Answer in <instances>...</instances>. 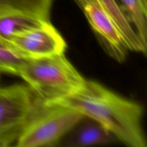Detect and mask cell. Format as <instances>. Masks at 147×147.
<instances>
[{"mask_svg": "<svg viewBox=\"0 0 147 147\" xmlns=\"http://www.w3.org/2000/svg\"><path fill=\"white\" fill-rule=\"evenodd\" d=\"M50 104L68 107L96 121L126 146H146L142 106L98 82L86 80L78 90Z\"/></svg>", "mask_w": 147, "mask_h": 147, "instance_id": "cell-1", "label": "cell"}, {"mask_svg": "<svg viewBox=\"0 0 147 147\" xmlns=\"http://www.w3.org/2000/svg\"><path fill=\"white\" fill-rule=\"evenodd\" d=\"M1 75H2V74H1V73H0V81H1Z\"/></svg>", "mask_w": 147, "mask_h": 147, "instance_id": "cell-14", "label": "cell"}, {"mask_svg": "<svg viewBox=\"0 0 147 147\" xmlns=\"http://www.w3.org/2000/svg\"><path fill=\"white\" fill-rule=\"evenodd\" d=\"M24 61L17 55L5 47L0 46V73L17 76L20 66Z\"/></svg>", "mask_w": 147, "mask_h": 147, "instance_id": "cell-11", "label": "cell"}, {"mask_svg": "<svg viewBox=\"0 0 147 147\" xmlns=\"http://www.w3.org/2000/svg\"><path fill=\"white\" fill-rule=\"evenodd\" d=\"M24 123L1 131H0V147L15 146L16 142L18 139Z\"/></svg>", "mask_w": 147, "mask_h": 147, "instance_id": "cell-12", "label": "cell"}, {"mask_svg": "<svg viewBox=\"0 0 147 147\" xmlns=\"http://www.w3.org/2000/svg\"><path fill=\"white\" fill-rule=\"evenodd\" d=\"M54 0H0V15L20 14L50 21Z\"/></svg>", "mask_w": 147, "mask_h": 147, "instance_id": "cell-9", "label": "cell"}, {"mask_svg": "<svg viewBox=\"0 0 147 147\" xmlns=\"http://www.w3.org/2000/svg\"><path fill=\"white\" fill-rule=\"evenodd\" d=\"M4 47L24 60L65 54L67 44L60 32L50 22L13 35Z\"/></svg>", "mask_w": 147, "mask_h": 147, "instance_id": "cell-4", "label": "cell"}, {"mask_svg": "<svg viewBox=\"0 0 147 147\" xmlns=\"http://www.w3.org/2000/svg\"><path fill=\"white\" fill-rule=\"evenodd\" d=\"M116 142L117 139L103 125L84 116L64 136L58 146H100Z\"/></svg>", "mask_w": 147, "mask_h": 147, "instance_id": "cell-7", "label": "cell"}, {"mask_svg": "<svg viewBox=\"0 0 147 147\" xmlns=\"http://www.w3.org/2000/svg\"><path fill=\"white\" fill-rule=\"evenodd\" d=\"M37 103V98L27 85L0 86V131L24 123Z\"/></svg>", "mask_w": 147, "mask_h": 147, "instance_id": "cell-6", "label": "cell"}, {"mask_svg": "<svg viewBox=\"0 0 147 147\" xmlns=\"http://www.w3.org/2000/svg\"><path fill=\"white\" fill-rule=\"evenodd\" d=\"M99 5L111 16L120 30L129 50L146 54L147 46L139 39L136 30L116 0H96Z\"/></svg>", "mask_w": 147, "mask_h": 147, "instance_id": "cell-8", "label": "cell"}, {"mask_svg": "<svg viewBox=\"0 0 147 147\" xmlns=\"http://www.w3.org/2000/svg\"><path fill=\"white\" fill-rule=\"evenodd\" d=\"M0 46H2V47H4V44H3V42H2V40H1V38H0Z\"/></svg>", "mask_w": 147, "mask_h": 147, "instance_id": "cell-13", "label": "cell"}, {"mask_svg": "<svg viewBox=\"0 0 147 147\" xmlns=\"http://www.w3.org/2000/svg\"><path fill=\"white\" fill-rule=\"evenodd\" d=\"M145 1H147V0H145Z\"/></svg>", "mask_w": 147, "mask_h": 147, "instance_id": "cell-15", "label": "cell"}, {"mask_svg": "<svg viewBox=\"0 0 147 147\" xmlns=\"http://www.w3.org/2000/svg\"><path fill=\"white\" fill-rule=\"evenodd\" d=\"M83 116L68 107L45 104L37 98L35 108L24 123L15 146H58L64 136Z\"/></svg>", "mask_w": 147, "mask_h": 147, "instance_id": "cell-3", "label": "cell"}, {"mask_svg": "<svg viewBox=\"0 0 147 147\" xmlns=\"http://www.w3.org/2000/svg\"><path fill=\"white\" fill-rule=\"evenodd\" d=\"M17 76L45 104L75 93L86 81L65 54L24 60Z\"/></svg>", "mask_w": 147, "mask_h": 147, "instance_id": "cell-2", "label": "cell"}, {"mask_svg": "<svg viewBox=\"0 0 147 147\" xmlns=\"http://www.w3.org/2000/svg\"><path fill=\"white\" fill-rule=\"evenodd\" d=\"M50 21L20 14L0 15V38L4 42L13 35L26 30L40 27ZM6 48V47H5Z\"/></svg>", "mask_w": 147, "mask_h": 147, "instance_id": "cell-10", "label": "cell"}, {"mask_svg": "<svg viewBox=\"0 0 147 147\" xmlns=\"http://www.w3.org/2000/svg\"><path fill=\"white\" fill-rule=\"evenodd\" d=\"M83 11L103 50L119 63L127 57L128 48L120 30L96 0H74Z\"/></svg>", "mask_w": 147, "mask_h": 147, "instance_id": "cell-5", "label": "cell"}]
</instances>
